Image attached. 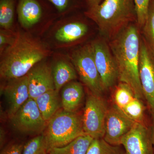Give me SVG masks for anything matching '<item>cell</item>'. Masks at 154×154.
Segmentation results:
<instances>
[{
    "mask_svg": "<svg viewBox=\"0 0 154 154\" xmlns=\"http://www.w3.org/2000/svg\"><path fill=\"white\" fill-rule=\"evenodd\" d=\"M25 144L12 143L2 149L0 154H22Z\"/></svg>",
    "mask_w": 154,
    "mask_h": 154,
    "instance_id": "obj_28",
    "label": "cell"
},
{
    "mask_svg": "<svg viewBox=\"0 0 154 154\" xmlns=\"http://www.w3.org/2000/svg\"><path fill=\"white\" fill-rule=\"evenodd\" d=\"M145 109L141 99L135 97L123 109L120 110L135 122L144 123Z\"/></svg>",
    "mask_w": 154,
    "mask_h": 154,
    "instance_id": "obj_23",
    "label": "cell"
},
{
    "mask_svg": "<svg viewBox=\"0 0 154 154\" xmlns=\"http://www.w3.org/2000/svg\"><path fill=\"white\" fill-rule=\"evenodd\" d=\"M27 75L30 98L35 100L45 92L55 90L52 68L45 63H37Z\"/></svg>",
    "mask_w": 154,
    "mask_h": 154,
    "instance_id": "obj_12",
    "label": "cell"
},
{
    "mask_svg": "<svg viewBox=\"0 0 154 154\" xmlns=\"http://www.w3.org/2000/svg\"><path fill=\"white\" fill-rule=\"evenodd\" d=\"M8 39L7 36H6L5 34H4L3 32H2V31H1V34H0V46H1V48H2L5 45L8 44Z\"/></svg>",
    "mask_w": 154,
    "mask_h": 154,
    "instance_id": "obj_31",
    "label": "cell"
},
{
    "mask_svg": "<svg viewBox=\"0 0 154 154\" xmlns=\"http://www.w3.org/2000/svg\"><path fill=\"white\" fill-rule=\"evenodd\" d=\"M138 28L129 24L109 39L108 43L117 66L119 82L127 84L136 97L142 99L144 98L139 70L141 35Z\"/></svg>",
    "mask_w": 154,
    "mask_h": 154,
    "instance_id": "obj_1",
    "label": "cell"
},
{
    "mask_svg": "<svg viewBox=\"0 0 154 154\" xmlns=\"http://www.w3.org/2000/svg\"><path fill=\"white\" fill-rule=\"evenodd\" d=\"M84 134L82 116L76 112L59 110L48 121L43 134L46 152L66 145Z\"/></svg>",
    "mask_w": 154,
    "mask_h": 154,
    "instance_id": "obj_4",
    "label": "cell"
},
{
    "mask_svg": "<svg viewBox=\"0 0 154 154\" xmlns=\"http://www.w3.org/2000/svg\"><path fill=\"white\" fill-rule=\"evenodd\" d=\"M84 14L96 23L108 40L137 21L134 0H104L96 7L87 9Z\"/></svg>",
    "mask_w": 154,
    "mask_h": 154,
    "instance_id": "obj_3",
    "label": "cell"
},
{
    "mask_svg": "<svg viewBox=\"0 0 154 154\" xmlns=\"http://www.w3.org/2000/svg\"><path fill=\"white\" fill-rule=\"evenodd\" d=\"M88 9L94 8L99 5L102 0H85Z\"/></svg>",
    "mask_w": 154,
    "mask_h": 154,
    "instance_id": "obj_30",
    "label": "cell"
},
{
    "mask_svg": "<svg viewBox=\"0 0 154 154\" xmlns=\"http://www.w3.org/2000/svg\"><path fill=\"white\" fill-rule=\"evenodd\" d=\"M43 154H48V153H47V152H45L44 153H43Z\"/></svg>",
    "mask_w": 154,
    "mask_h": 154,
    "instance_id": "obj_33",
    "label": "cell"
},
{
    "mask_svg": "<svg viewBox=\"0 0 154 154\" xmlns=\"http://www.w3.org/2000/svg\"><path fill=\"white\" fill-rule=\"evenodd\" d=\"M125 154H153L152 126L136 122L122 139Z\"/></svg>",
    "mask_w": 154,
    "mask_h": 154,
    "instance_id": "obj_10",
    "label": "cell"
},
{
    "mask_svg": "<svg viewBox=\"0 0 154 154\" xmlns=\"http://www.w3.org/2000/svg\"><path fill=\"white\" fill-rule=\"evenodd\" d=\"M86 154H125L119 146L107 143L103 138L94 139Z\"/></svg>",
    "mask_w": 154,
    "mask_h": 154,
    "instance_id": "obj_22",
    "label": "cell"
},
{
    "mask_svg": "<svg viewBox=\"0 0 154 154\" xmlns=\"http://www.w3.org/2000/svg\"></svg>",
    "mask_w": 154,
    "mask_h": 154,
    "instance_id": "obj_34",
    "label": "cell"
},
{
    "mask_svg": "<svg viewBox=\"0 0 154 154\" xmlns=\"http://www.w3.org/2000/svg\"><path fill=\"white\" fill-rule=\"evenodd\" d=\"M94 60L104 90H108L118 81V72L108 43L99 38L91 43Z\"/></svg>",
    "mask_w": 154,
    "mask_h": 154,
    "instance_id": "obj_8",
    "label": "cell"
},
{
    "mask_svg": "<svg viewBox=\"0 0 154 154\" xmlns=\"http://www.w3.org/2000/svg\"><path fill=\"white\" fill-rule=\"evenodd\" d=\"M94 139L88 134L82 135L66 145L54 148L47 153L48 154H86Z\"/></svg>",
    "mask_w": 154,
    "mask_h": 154,
    "instance_id": "obj_19",
    "label": "cell"
},
{
    "mask_svg": "<svg viewBox=\"0 0 154 154\" xmlns=\"http://www.w3.org/2000/svg\"><path fill=\"white\" fill-rule=\"evenodd\" d=\"M85 92L82 84L72 81L65 85L61 91L63 109L68 112H76L82 103Z\"/></svg>",
    "mask_w": 154,
    "mask_h": 154,
    "instance_id": "obj_15",
    "label": "cell"
},
{
    "mask_svg": "<svg viewBox=\"0 0 154 154\" xmlns=\"http://www.w3.org/2000/svg\"><path fill=\"white\" fill-rule=\"evenodd\" d=\"M151 114V126L152 133L153 145V154H154V114Z\"/></svg>",
    "mask_w": 154,
    "mask_h": 154,
    "instance_id": "obj_32",
    "label": "cell"
},
{
    "mask_svg": "<svg viewBox=\"0 0 154 154\" xmlns=\"http://www.w3.org/2000/svg\"><path fill=\"white\" fill-rule=\"evenodd\" d=\"M60 13L68 11L72 8L75 0H46Z\"/></svg>",
    "mask_w": 154,
    "mask_h": 154,
    "instance_id": "obj_27",
    "label": "cell"
},
{
    "mask_svg": "<svg viewBox=\"0 0 154 154\" xmlns=\"http://www.w3.org/2000/svg\"><path fill=\"white\" fill-rule=\"evenodd\" d=\"M87 25L80 22H72L60 28L55 33L56 39L63 42H72L85 36L88 31Z\"/></svg>",
    "mask_w": 154,
    "mask_h": 154,
    "instance_id": "obj_18",
    "label": "cell"
},
{
    "mask_svg": "<svg viewBox=\"0 0 154 154\" xmlns=\"http://www.w3.org/2000/svg\"><path fill=\"white\" fill-rule=\"evenodd\" d=\"M135 122L114 105L107 110L103 139L112 145H121L122 138L129 132Z\"/></svg>",
    "mask_w": 154,
    "mask_h": 154,
    "instance_id": "obj_11",
    "label": "cell"
},
{
    "mask_svg": "<svg viewBox=\"0 0 154 154\" xmlns=\"http://www.w3.org/2000/svg\"><path fill=\"white\" fill-rule=\"evenodd\" d=\"M6 141V133L2 127L0 128V147L3 149L5 146Z\"/></svg>",
    "mask_w": 154,
    "mask_h": 154,
    "instance_id": "obj_29",
    "label": "cell"
},
{
    "mask_svg": "<svg viewBox=\"0 0 154 154\" xmlns=\"http://www.w3.org/2000/svg\"><path fill=\"white\" fill-rule=\"evenodd\" d=\"M46 152L44 134L31 139L24 144L22 154H43Z\"/></svg>",
    "mask_w": 154,
    "mask_h": 154,
    "instance_id": "obj_25",
    "label": "cell"
},
{
    "mask_svg": "<svg viewBox=\"0 0 154 154\" xmlns=\"http://www.w3.org/2000/svg\"><path fill=\"white\" fill-rule=\"evenodd\" d=\"M71 60L82 82L91 94L101 96L105 90L95 63L91 44L75 50L72 53Z\"/></svg>",
    "mask_w": 154,
    "mask_h": 154,
    "instance_id": "obj_5",
    "label": "cell"
},
{
    "mask_svg": "<svg viewBox=\"0 0 154 154\" xmlns=\"http://www.w3.org/2000/svg\"><path fill=\"white\" fill-rule=\"evenodd\" d=\"M18 0H0V25L5 29H10L17 12Z\"/></svg>",
    "mask_w": 154,
    "mask_h": 154,
    "instance_id": "obj_20",
    "label": "cell"
},
{
    "mask_svg": "<svg viewBox=\"0 0 154 154\" xmlns=\"http://www.w3.org/2000/svg\"><path fill=\"white\" fill-rule=\"evenodd\" d=\"M151 0H134L138 27L142 29L147 18Z\"/></svg>",
    "mask_w": 154,
    "mask_h": 154,
    "instance_id": "obj_26",
    "label": "cell"
},
{
    "mask_svg": "<svg viewBox=\"0 0 154 154\" xmlns=\"http://www.w3.org/2000/svg\"><path fill=\"white\" fill-rule=\"evenodd\" d=\"M14 129L23 134H38L45 130L47 122L42 115L35 100L29 98L10 119Z\"/></svg>",
    "mask_w": 154,
    "mask_h": 154,
    "instance_id": "obj_7",
    "label": "cell"
},
{
    "mask_svg": "<svg viewBox=\"0 0 154 154\" xmlns=\"http://www.w3.org/2000/svg\"><path fill=\"white\" fill-rule=\"evenodd\" d=\"M42 0H18L17 14L22 27L30 28L41 20L45 12Z\"/></svg>",
    "mask_w": 154,
    "mask_h": 154,
    "instance_id": "obj_14",
    "label": "cell"
},
{
    "mask_svg": "<svg viewBox=\"0 0 154 154\" xmlns=\"http://www.w3.org/2000/svg\"><path fill=\"white\" fill-rule=\"evenodd\" d=\"M59 93L56 90H51L45 92L35 99L42 117L47 122L62 107Z\"/></svg>",
    "mask_w": 154,
    "mask_h": 154,
    "instance_id": "obj_16",
    "label": "cell"
},
{
    "mask_svg": "<svg viewBox=\"0 0 154 154\" xmlns=\"http://www.w3.org/2000/svg\"><path fill=\"white\" fill-rule=\"evenodd\" d=\"M108 108L100 96L91 94L86 100L82 115L84 132L94 139L103 138Z\"/></svg>",
    "mask_w": 154,
    "mask_h": 154,
    "instance_id": "obj_6",
    "label": "cell"
},
{
    "mask_svg": "<svg viewBox=\"0 0 154 154\" xmlns=\"http://www.w3.org/2000/svg\"><path fill=\"white\" fill-rule=\"evenodd\" d=\"M142 30L143 36L154 50V1L151 0L147 18Z\"/></svg>",
    "mask_w": 154,
    "mask_h": 154,
    "instance_id": "obj_24",
    "label": "cell"
},
{
    "mask_svg": "<svg viewBox=\"0 0 154 154\" xmlns=\"http://www.w3.org/2000/svg\"><path fill=\"white\" fill-rule=\"evenodd\" d=\"M135 97L131 88L127 84L123 82H119L117 85L113 96L115 105L121 110Z\"/></svg>",
    "mask_w": 154,
    "mask_h": 154,
    "instance_id": "obj_21",
    "label": "cell"
},
{
    "mask_svg": "<svg viewBox=\"0 0 154 154\" xmlns=\"http://www.w3.org/2000/svg\"><path fill=\"white\" fill-rule=\"evenodd\" d=\"M144 98L151 114H154V50L141 36L139 64Z\"/></svg>",
    "mask_w": 154,
    "mask_h": 154,
    "instance_id": "obj_9",
    "label": "cell"
},
{
    "mask_svg": "<svg viewBox=\"0 0 154 154\" xmlns=\"http://www.w3.org/2000/svg\"><path fill=\"white\" fill-rule=\"evenodd\" d=\"M49 54V50L36 38L26 33H17L2 53L1 78L8 81L24 76Z\"/></svg>",
    "mask_w": 154,
    "mask_h": 154,
    "instance_id": "obj_2",
    "label": "cell"
},
{
    "mask_svg": "<svg viewBox=\"0 0 154 154\" xmlns=\"http://www.w3.org/2000/svg\"><path fill=\"white\" fill-rule=\"evenodd\" d=\"M55 90L59 92L65 85L77 79V72L73 66L68 62H57L52 68Z\"/></svg>",
    "mask_w": 154,
    "mask_h": 154,
    "instance_id": "obj_17",
    "label": "cell"
},
{
    "mask_svg": "<svg viewBox=\"0 0 154 154\" xmlns=\"http://www.w3.org/2000/svg\"><path fill=\"white\" fill-rule=\"evenodd\" d=\"M2 93L8 105V114L11 118L29 97L27 75L8 80Z\"/></svg>",
    "mask_w": 154,
    "mask_h": 154,
    "instance_id": "obj_13",
    "label": "cell"
}]
</instances>
